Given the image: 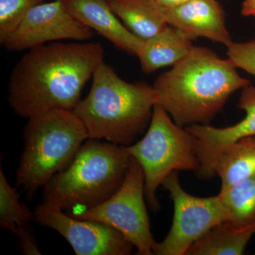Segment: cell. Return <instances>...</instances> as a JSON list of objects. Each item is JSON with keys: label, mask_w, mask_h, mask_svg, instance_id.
I'll use <instances>...</instances> for the list:
<instances>
[{"label": "cell", "mask_w": 255, "mask_h": 255, "mask_svg": "<svg viewBox=\"0 0 255 255\" xmlns=\"http://www.w3.org/2000/svg\"><path fill=\"white\" fill-rule=\"evenodd\" d=\"M104 56L102 45L93 42H52L30 48L11 72L10 107L28 119L53 110L73 111Z\"/></svg>", "instance_id": "1"}, {"label": "cell", "mask_w": 255, "mask_h": 255, "mask_svg": "<svg viewBox=\"0 0 255 255\" xmlns=\"http://www.w3.org/2000/svg\"><path fill=\"white\" fill-rule=\"evenodd\" d=\"M236 69L228 58L222 59L206 47L194 46L152 87L158 103L177 125H209L233 93L251 85Z\"/></svg>", "instance_id": "2"}, {"label": "cell", "mask_w": 255, "mask_h": 255, "mask_svg": "<svg viewBox=\"0 0 255 255\" xmlns=\"http://www.w3.org/2000/svg\"><path fill=\"white\" fill-rule=\"evenodd\" d=\"M157 103L153 87L125 81L103 61L93 74L90 93L73 112L89 139L128 146L148 128Z\"/></svg>", "instance_id": "3"}, {"label": "cell", "mask_w": 255, "mask_h": 255, "mask_svg": "<svg viewBox=\"0 0 255 255\" xmlns=\"http://www.w3.org/2000/svg\"><path fill=\"white\" fill-rule=\"evenodd\" d=\"M132 160L125 146L87 139L70 165L43 188L41 204L68 215L100 205L118 191Z\"/></svg>", "instance_id": "4"}, {"label": "cell", "mask_w": 255, "mask_h": 255, "mask_svg": "<svg viewBox=\"0 0 255 255\" xmlns=\"http://www.w3.org/2000/svg\"><path fill=\"white\" fill-rule=\"evenodd\" d=\"M23 150L15 185L32 200L55 174L73 162L88 138L73 111L58 110L28 119L23 129Z\"/></svg>", "instance_id": "5"}, {"label": "cell", "mask_w": 255, "mask_h": 255, "mask_svg": "<svg viewBox=\"0 0 255 255\" xmlns=\"http://www.w3.org/2000/svg\"><path fill=\"white\" fill-rule=\"evenodd\" d=\"M125 147L141 166L146 201L155 213L161 209L157 189L171 172L186 170L196 173L200 168L195 137L172 122L159 103L154 107L145 135L136 143Z\"/></svg>", "instance_id": "6"}, {"label": "cell", "mask_w": 255, "mask_h": 255, "mask_svg": "<svg viewBox=\"0 0 255 255\" xmlns=\"http://www.w3.org/2000/svg\"><path fill=\"white\" fill-rule=\"evenodd\" d=\"M145 199L143 171L132 157L123 184L112 197L95 207L69 216L114 228L136 248L137 255H152L155 241L151 233Z\"/></svg>", "instance_id": "7"}, {"label": "cell", "mask_w": 255, "mask_h": 255, "mask_svg": "<svg viewBox=\"0 0 255 255\" xmlns=\"http://www.w3.org/2000/svg\"><path fill=\"white\" fill-rule=\"evenodd\" d=\"M162 185L173 201L174 217L166 238L154 243L153 255H186L196 241L227 221V213L219 195L201 198L188 194L181 186L178 171L171 172Z\"/></svg>", "instance_id": "8"}, {"label": "cell", "mask_w": 255, "mask_h": 255, "mask_svg": "<svg viewBox=\"0 0 255 255\" xmlns=\"http://www.w3.org/2000/svg\"><path fill=\"white\" fill-rule=\"evenodd\" d=\"M34 221L57 231L77 255H129L134 246L117 230L104 223L75 219L64 211L40 204Z\"/></svg>", "instance_id": "9"}, {"label": "cell", "mask_w": 255, "mask_h": 255, "mask_svg": "<svg viewBox=\"0 0 255 255\" xmlns=\"http://www.w3.org/2000/svg\"><path fill=\"white\" fill-rule=\"evenodd\" d=\"M93 32L69 12L63 0L33 6L4 42L9 50L30 49L47 43L90 39Z\"/></svg>", "instance_id": "10"}, {"label": "cell", "mask_w": 255, "mask_h": 255, "mask_svg": "<svg viewBox=\"0 0 255 255\" xmlns=\"http://www.w3.org/2000/svg\"><path fill=\"white\" fill-rule=\"evenodd\" d=\"M238 108L246 112V117L232 127L215 128L194 124L185 127L196 139L200 168L196 175L201 179L214 174V165L219 155L228 146L243 137L255 136V87L243 89Z\"/></svg>", "instance_id": "11"}, {"label": "cell", "mask_w": 255, "mask_h": 255, "mask_svg": "<svg viewBox=\"0 0 255 255\" xmlns=\"http://www.w3.org/2000/svg\"><path fill=\"white\" fill-rule=\"evenodd\" d=\"M162 14L166 22L192 40L204 37L226 47L233 42L226 27L224 10L217 0H189L173 7L162 6Z\"/></svg>", "instance_id": "12"}, {"label": "cell", "mask_w": 255, "mask_h": 255, "mask_svg": "<svg viewBox=\"0 0 255 255\" xmlns=\"http://www.w3.org/2000/svg\"><path fill=\"white\" fill-rule=\"evenodd\" d=\"M74 17L107 38L119 49L137 55L142 40L128 29L106 0H63Z\"/></svg>", "instance_id": "13"}, {"label": "cell", "mask_w": 255, "mask_h": 255, "mask_svg": "<svg viewBox=\"0 0 255 255\" xmlns=\"http://www.w3.org/2000/svg\"><path fill=\"white\" fill-rule=\"evenodd\" d=\"M192 41L179 28L167 25L155 36L142 40L137 53L142 71L150 74L159 68L174 66L192 49Z\"/></svg>", "instance_id": "14"}, {"label": "cell", "mask_w": 255, "mask_h": 255, "mask_svg": "<svg viewBox=\"0 0 255 255\" xmlns=\"http://www.w3.org/2000/svg\"><path fill=\"white\" fill-rule=\"evenodd\" d=\"M116 16L132 33L147 39L164 29L162 6L155 0H106Z\"/></svg>", "instance_id": "15"}, {"label": "cell", "mask_w": 255, "mask_h": 255, "mask_svg": "<svg viewBox=\"0 0 255 255\" xmlns=\"http://www.w3.org/2000/svg\"><path fill=\"white\" fill-rule=\"evenodd\" d=\"M254 236L255 221L241 226L225 221L193 244L186 255H243Z\"/></svg>", "instance_id": "16"}, {"label": "cell", "mask_w": 255, "mask_h": 255, "mask_svg": "<svg viewBox=\"0 0 255 255\" xmlns=\"http://www.w3.org/2000/svg\"><path fill=\"white\" fill-rule=\"evenodd\" d=\"M214 174L224 190L255 174V136L243 137L221 152L214 165Z\"/></svg>", "instance_id": "17"}, {"label": "cell", "mask_w": 255, "mask_h": 255, "mask_svg": "<svg viewBox=\"0 0 255 255\" xmlns=\"http://www.w3.org/2000/svg\"><path fill=\"white\" fill-rule=\"evenodd\" d=\"M227 222L241 226L255 221V174L220 191Z\"/></svg>", "instance_id": "18"}, {"label": "cell", "mask_w": 255, "mask_h": 255, "mask_svg": "<svg viewBox=\"0 0 255 255\" xmlns=\"http://www.w3.org/2000/svg\"><path fill=\"white\" fill-rule=\"evenodd\" d=\"M34 221V213L20 201L16 188L13 187L0 168V226L17 237L29 229Z\"/></svg>", "instance_id": "19"}, {"label": "cell", "mask_w": 255, "mask_h": 255, "mask_svg": "<svg viewBox=\"0 0 255 255\" xmlns=\"http://www.w3.org/2000/svg\"><path fill=\"white\" fill-rule=\"evenodd\" d=\"M43 1V0H0V43L4 44L28 11Z\"/></svg>", "instance_id": "20"}, {"label": "cell", "mask_w": 255, "mask_h": 255, "mask_svg": "<svg viewBox=\"0 0 255 255\" xmlns=\"http://www.w3.org/2000/svg\"><path fill=\"white\" fill-rule=\"evenodd\" d=\"M228 59L237 68H241L255 77V40L234 43L227 47Z\"/></svg>", "instance_id": "21"}, {"label": "cell", "mask_w": 255, "mask_h": 255, "mask_svg": "<svg viewBox=\"0 0 255 255\" xmlns=\"http://www.w3.org/2000/svg\"><path fill=\"white\" fill-rule=\"evenodd\" d=\"M17 238L20 248H21L23 254L26 255H41V251L38 249L34 236L32 234L30 228L18 236Z\"/></svg>", "instance_id": "22"}, {"label": "cell", "mask_w": 255, "mask_h": 255, "mask_svg": "<svg viewBox=\"0 0 255 255\" xmlns=\"http://www.w3.org/2000/svg\"><path fill=\"white\" fill-rule=\"evenodd\" d=\"M241 11L244 16H255V0H245Z\"/></svg>", "instance_id": "23"}, {"label": "cell", "mask_w": 255, "mask_h": 255, "mask_svg": "<svg viewBox=\"0 0 255 255\" xmlns=\"http://www.w3.org/2000/svg\"><path fill=\"white\" fill-rule=\"evenodd\" d=\"M159 4L163 7H173L187 2L189 0H155Z\"/></svg>", "instance_id": "24"}]
</instances>
